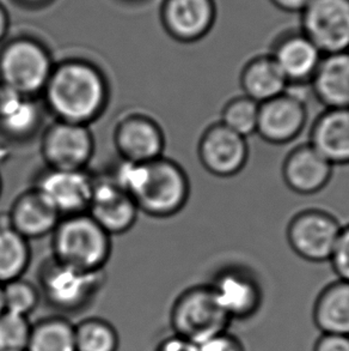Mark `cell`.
<instances>
[{
	"mask_svg": "<svg viewBox=\"0 0 349 351\" xmlns=\"http://www.w3.org/2000/svg\"><path fill=\"white\" fill-rule=\"evenodd\" d=\"M115 144L125 161L145 163L163 157L166 139L152 119L131 115L116 128Z\"/></svg>",
	"mask_w": 349,
	"mask_h": 351,
	"instance_id": "obj_18",
	"label": "cell"
},
{
	"mask_svg": "<svg viewBox=\"0 0 349 351\" xmlns=\"http://www.w3.org/2000/svg\"><path fill=\"white\" fill-rule=\"evenodd\" d=\"M334 166L310 143L293 147L283 163V179L300 195H316L331 182Z\"/></svg>",
	"mask_w": 349,
	"mask_h": 351,
	"instance_id": "obj_17",
	"label": "cell"
},
{
	"mask_svg": "<svg viewBox=\"0 0 349 351\" xmlns=\"http://www.w3.org/2000/svg\"><path fill=\"white\" fill-rule=\"evenodd\" d=\"M4 290H3V285L0 283V315L4 313Z\"/></svg>",
	"mask_w": 349,
	"mask_h": 351,
	"instance_id": "obj_38",
	"label": "cell"
},
{
	"mask_svg": "<svg viewBox=\"0 0 349 351\" xmlns=\"http://www.w3.org/2000/svg\"><path fill=\"white\" fill-rule=\"evenodd\" d=\"M8 216L11 227L27 240L53 233L62 219L36 190L21 195Z\"/></svg>",
	"mask_w": 349,
	"mask_h": 351,
	"instance_id": "obj_21",
	"label": "cell"
},
{
	"mask_svg": "<svg viewBox=\"0 0 349 351\" xmlns=\"http://www.w3.org/2000/svg\"><path fill=\"white\" fill-rule=\"evenodd\" d=\"M137 203L114 179L94 180L88 214L109 234H122L132 228L139 214Z\"/></svg>",
	"mask_w": 349,
	"mask_h": 351,
	"instance_id": "obj_15",
	"label": "cell"
},
{
	"mask_svg": "<svg viewBox=\"0 0 349 351\" xmlns=\"http://www.w3.org/2000/svg\"><path fill=\"white\" fill-rule=\"evenodd\" d=\"M42 154L52 169H86L94 154V138L86 125L57 120L43 136Z\"/></svg>",
	"mask_w": 349,
	"mask_h": 351,
	"instance_id": "obj_11",
	"label": "cell"
},
{
	"mask_svg": "<svg viewBox=\"0 0 349 351\" xmlns=\"http://www.w3.org/2000/svg\"><path fill=\"white\" fill-rule=\"evenodd\" d=\"M312 318L322 333L349 336V283L337 280L317 296Z\"/></svg>",
	"mask_w": 349,
	"mask_h": 351,
	"instance_id": "obj_23",
	"label": "cell"
},
{
	"mask_svg": "<svg viewBox=\"0 0 349 351\" xmlns=\"http://www.w3.org/2000/svg\"><path fill=\"white\" fill-rule=\"evenodd\" d=\"M272 4L287 14H300L311 0H269Z\"/></svg>",
	"mask_w": 349,
	"mask_h": 351,
	"instance_id": "obj_35",
	"label": "cell"
},
{
	"mask_svg": "<svg viewBox=\"0 0 349 351\" xmlns=\"http://www.w3.org/2000/svg\"><path fill=\"white\" fill-rule=\"evenodd\" d=\"M54 259L86 272H101L107 264L110 235L89 214L68 216L53 232Z\"/></svg>",
	"mask_w": 349,
	"mask_h": 351,
	"instance_id": "obj_3",
	"label": "cell"
},
{
	"mask_svg": "<svg viewBox=\"0 0 349 351\" xmlns=\"http://www.w3.org/2000/svg\"><path fill=\"white\" fill-rule=\"evenodd\" d=\"M53 69L47 49L33 38H16L0 52L1 84L28 97L43 93Z\"/></svg>",
	"mask_w": 349,
	"mask_h": 351,
	"instance_id": "obj_5",
	"label": "cell"
},
{
	"mask_svg": "<svg viewBox=\"0 0 349 351\" xmlns=\"http://www.w3.org/2000/svg\"><path fill=\"white\" fill-rule=\"evenodd\" d=\"M240 83L243 95L260 105L286 93L289 86L270 54L251 58L242 69Z\"/></svg>",
	"mask_w": 349,
	"mask_h": 351,
	"instance_id": "obj_22",
	"label": "cell"
},
{
	"mask_svg": "<svg viewBox=\"0 0 349 351\" xmlns=\"http://www.w3.org/2000/svg\"><path fill=\"white\" fill-rule=\"evenodd\" d=\"M310 144L333 166L349 165V108H326L310 130Z\"/></svg>",
	"mask_w": 349,
	"mask_h": 351,
	"instance_id": "obj_19",
	"label": "cell"
},
{
	"mask_svg": "<svg viewBox=\"0 0 349 351\" xmlns=\"http://www.w3.org/2000/svg\"><path fill=\"white\" fill-rule=\"evenodd\" d=\"M27 351H77L75 324L64 317H48L34 324Z\"/></svg>",
	"mask_w": 349,
	"mask_h": 351,
	"instance_id": "obj_26",
	"label": "cell"
},
{
	"mask_svg": "<svg viewBox=\"0 0 349 351\" xmlns=\"http://www.w3.org/2000/svg\"><path fill=\"white\" fill-rule=\"evenodd\" d=\"M341 226L334 215L322 209H307L294 215L286 230L289 247L310 263L329 261Z\"/></svg>",
	"mask_w": 349,
	"mask_h": 351,
	"instance_id": "obj_7",
	"label": "cell"
},
{
	"mask_svg": "<svg viewBox=\"0 0 349 351\" xmlns=\"http://www.w3.org/2000/svg\"><path fill=\"white\" fill-rule=\"evenodd\" d=\"M231 319L208 285H195L176 299L170 312L172 333L195 344L225 332Z\"/></svg>",
	"mask_w": 349,
	"mask_h": 351,
	"instance_id": "obj_4",
	"label": "cell"
},
{
	"mask_svg": "<svg viewBox=\"0 0 349 351\" xmlns=\"http://www.w3.org/2000/svg\"><path fill=\"white\" fill-rule=\"evenodd\" d=\"M128 1H139V0H128Z\"/></svg>",
	"mask_w": 349,
	"mask_h": 351,
	"instance_id": "obj_39",
	"label": "cell"
},
{
	"mask_svg": "<svg viewBox=\"0 0 349 351\" xmlns=\"http://www.w3.org/2000/svg\"><path fill=\"white\" fill-rule=\"evenodd\" d=\"M9 14L6 12L4 6L0 4V43L6 38L8 32H9Z\"/></svg>",
	"mask_w": 349,
	"mask_h": 351,
	"instance_id": "obj_36",
	"label": "cell"
},
{
	"mask_svg": "<svg viewBox=\"0 0 349 351\" xmlns=\"http://www.w3.org/2000/svg\"><path fill=\"white\" fill-rule=\"evenodd\" d=\"M260 104L248 96L233 97L222 110L220 123L244 138L250 137L257 130Z\"/></svg>",
	"mask_w": 349,
	"mask_h": 351,
	"instance_id": "obj_28",
	"label": "cell"
},
{
	"mask_svg": "<svg viewBox=\"0 0 349 351\" xmlns=\"http://www.w3.org/2000/svg\"><path fill=\"white\" fill-rule=\"evenodd\" d=\"M43 93L59 121L86 126L101 115L108 100L103 75L83 60H67L54 66Z\"/></svg>",
	"mask_w": 349,
	"mask_h": 351,
	"instance_id": "obj_2",
	"label": "cell"
},
{
	"mask_svg": "<svg viewBox=\"0 0 349 351\" xmlns=\"http://www.w3.org/2000/svg\"><path fill=\"white\" fill-rule=\"evenodd\" d=\"M288 84H310L323 54L302 30H288L276 38L269 53Z\"/></svg>",
	"mask_w": 349,
	"mask_h": 351,
	"instance_id": "obj_16",
	"label": "cell"
},
{
	"mask_svg": "<svg viewBox=\"0 0 349 351\" xmlns=\"http://www.w3.org/2000/svg\"><path fill=\"white\" fill-rule=\"evenodd\" d=\"M329 261L337 278L349 283V224L341 228Z\"/></svg>",
	"mask_w": 349,
	"mask_h": 351,
	"instance_id": "obj_31",
	"label": "cell"
},
{
	"mask_svg": "<svg viewBox=\"0 0 349 351\" xmlns=\"http://www.w3.org/2000/svg\"><path fill=\"white\" fill-rule=\"evenodd\" d=\"M216 0H163L161 19L166 33L183 43H198L217 22Z\"/></svg>",
	"mask_w": 349,
	"mask_h": 351,
	"instance_id": "obj_14",
	"label": "cell"
},
{
	"mask_svg": "<svg viewBox=\"0 0 349 351\" xmlns=\"http://www.w3.org/2000/svg\"><path fill=\"white\" fill-rule=\"evenodd\" d=\"M313 351H349V336L322 333L317 339Z\"/></svg>",
	"mask_w": 349,
	"mask_h": 351,
	"instance_id": "obj_33",
	"label": "cell"
},
{
	"mask_svg": "<svg viewBox=\"0 0 349 351\" xmlns=\"http://www.w3.org/2000/svg\"><path fill=\"white\" fill-rule=\"evenodd\" d=\"M155 351H198V344L172 333L169 337L164 338Z\"/></svg>",
	"mask_w": 349,
	"mask_h": 351,
	"instance_id": "obj_34",
	"label": "cell"
},
{
	"mask_svg": "<svg viewBox=\"0 0 349 351\" xmlns=\"http://www.w3.org/2000/svg\"><path fill=\"white\" fill-rule=\"evenodd\" d=\"M113 179L132 197L140 211L153 217L177 214L190 193L185 171L164 157L145 163L123 160Z\"/></svg>",
	"mask_w": 349,
	"mask_h": 351,
	"instance_id": "obj_1",
	"label": "cell"
},
{
	"mask_svg": "<svg viewBox=\"0 0 349 351\" xmlns=\"http://www.w3.org/2000/svg\"><path fill=\"white\" fill-rule=\"evenodd\" d=\"M4 307L6 312L29 318L38 308L40 291L35 285L23 278L11 280L3 285Z\"/></svg>",
	"mask_w": 349,
	"mask_h": 351,
	"instance_id": "obj_29",
	"label": "cell"
},
{
	"mask_svg": "<svg viewBox=\"0 0 349 351\" xmlns=\"http://www.w3.org/2000/svg\"><path fill=\"white\" fill-rule=\"evenodd\" d=\"M198 347V351H246L241 339L227 331L209 338Z\"/></svg>",
	"mask_w": 349,
	"mask_h": 351,
	"instance_id": "obj_32",
	"label": "cell"
},
{
	"mask_svg": "<svg viewBox=\"0 0 349 351\" xmlns=\"http://www.w3.org/2000/svg\"><path fill=\"white\" fill-rule=\"evenodd\" d=\"M310 86L326 108H349V51L323 56Z\"/></svg>",
	"mask_w": 349,
	"mask_h": 351,
	"instance_id": "obj_20",
	"label": "cell"
},
{
	"mask_svg": "<svg viewBox=\"0 0 349 351\" xmlns=\"http://www.w3.org/2000/svg\"><path fill=\"white\" fill-rule=\"evenodd\" d=\"M103 271L86 272L59 261H51L41 272L40 285L54 308L65 313L84 308L101 288Z\"/></svg>",
	"mask_w": 349,
	"mask_h": 351,
	"instance_id": "obj_6",
	"label": "cell"
},
{
	"mask_svg": "<svg viewBox=\"0 0 349 351\" xmlns=\"http://www.w3.org/2000/svg\"><path fill=\"white\" fill-rule=\"evenodd\" d=\"M198 158L203 168L218 178L240 174L249 160L246 138L219 123L208 126L200 138Z\"/></svg>",
	"mask_w": 349,
	"mask_h": 351,
	"instance_id": "obj_9",
	"label": "cell"
},
{
	"mask_svg": "<svg viewBox=\"0 0 349 351\" xmlns=\"http://www.w3.org/2000/svg\"><path fill=\"white\" fill-rule=\"evenodd\" d=\"M40 110L33 97L0 83V126L14 137H25L38 128Z\"/></svg>",
	"mask_w": 349,
	"mask_h": 351,
	"instance_id": "obj_24",
	"label": "cell"
},
{
	"mask_svg": "<svg viewBox=\"0 0 349 351\" xmlns=\"http://www.w3.org/2000/svg\"><path fill=\"white\" fill-rule=\"evenodd\" d=\"M94 180L86 169H52L41 176L35 190L62 217L84 214L89 209Z\"/></svg>",
	"mask_w": 349,
	"mask_h": 351,
	"instance_id": "obj_12",
	"label": "cell"
},
{
	"mask_svg": "<svg viewBox=\"0 0 349 351\" xmlns=\"http://www.w3.org/2000/svg\"><path fill=\"white\" fill-rule=\"evenodd\" d=\"M307 121V107L304 100L286 91L261 104L256 133L264 142L285 145L302 134Z\"/></svg>",
	"mask_w": 349,
	"mask_h": 351,
	"instance_id": "obj_13",
	"label": "cell"
},
{
	"mask_svg": "<svg viewBox=\"0 0 349 351\" xmlns=\"http://www.w3.org/2000/svg\"><path fill=\"white\" fill-rule=\"evenodd\" d=\"M30 250L28 240L10 224L9 216L0 222V283L22 278L28 269Z\"/></svg>",
	"mask_w": 349,
	"mask_h": 351,
	"instance_id": "obj_25",
	"label": "cell"
},
{
	"mask_svg": "<svg viewBox=\"0 0 349 351\" xmlns=\"http://www.w3.org/2000/svg\"><path fill=\"white\" fill-rule=\"evenodd\" d=\"M16 1L28 8H38V6L47 5L51 0H16Z\"/></svg>",
	"mask_w": 349,
	"mask_h": 351,
	"instance_id": "obj_37",
	"label": "cell"
},
{
	"mask_svg": "<svg viewBox=\"0 0 349 351\" xmlns=\"http://www.w3.org/2000/svg\"><path fill=\"white\" fill-rule=\"evenodd\" d=\"M299 14L300 30L323 56L349 51V0H311Z\"/></svg>",
	"mask_w": 349,
	"mask_h": 351,
	"instance_id": "obj_8",
	"label": "cell"
},
{
	"mask_svg": "<svg viewBox=\"0 0 349 351\" xmlns=\"http://www.w3.org/2000/svg\"><path fill=\"white\" fill-rule=\"evenodd\" d=\"M31 326L27 317L5 311L0 315V351H27Z\"/></svg>",
	"mask_w": 349,
	"mask_h": 351,
	"instance_id": "obj_30",
	"label": "cell"
},
{
	"mask_svg": "<svg viewBox=\"0 0 349 351\" xmlns=\"http://www.w3.org/2000/svg\"><path fill=\"white\" fill-rule=\"evenodd\" d=\"M209 287L231 320H246L260 311L263 299L260 282L244 266L229 265L222 269Z\"/></svg>",
	"mask_w": 349,
	"mask_h": 351,
	"instance_id": "obj_10",
	"label": "cell"
},
{
	"mask_svg": "<svg viewBox=\"0 0 349 351\" xmlns=\"http://www.w3.org/2000/svg\"><path fill=\"white\" fill-rule=\"evenodd\" d=\"M77 351H118L120 337L112 324L101 318H88L75 324Z\"/></svg>",
	"mask_w": 349,
	"mask_h": 351,
	"instance_id": "obj_27",
	"label": "cell"
}]
</instances>
